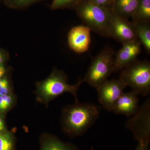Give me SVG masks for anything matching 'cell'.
Returning a JSON list of instances; mask_svg holds the SVG:
<instances>
[{
    "instance_id": "cell-11",
    "label": "cell",
    "mask_w": 150,
    "mask_h": 150,
    "mask_svg": "<svg viewBox=\"0 0 150 150\" xmlns=\"http://www.w3.org/2000/svg\"><path fill=\"white\" fill-rule=\"evenodd\" d=\"M138 95L133 91L123 92L115 103L112 111L116 114H123L128 117L133 116L139 108Z\"/></svg>"
},
{
    "instance_id": "cell-6",
    "label": "cell",
    "mask_w": 150,
    "mask_h": 150,
    "mask_svg": "<svg viewBox=\"0 0 150 150\" xmlns=\"http://www.w3.org/2000/svg\"><path fill=\"white\" fill-rule=\"evenodd\" d=\"M139 143L149 145L150 141V99L148 98L126 123Z\"/></svg>"
},
{
    "instance_id": "cell-4",
    "label": "cell",
    "mask_w": 150,
    "mask_h": 150,
    "mask_svg": "<svg viewBox=\"0 0 150 150\" xmlns=\"http://www.w3.org/2000/svg\"><path fill=\"white\" fill-rule=\"evenodd\" d=\"M120 80L138 95L147 96L150 92V63L137 59L121 71Z\"/></svg>"
},
{
    "instance_id": "cell-8",
    "label": "cell",
    "mask_w": 150,
    "mask_h": 150,
    "mask_svg": "<svg viewBox=\"0 0 150 150\" xmlns=\"http://www.w3.org/2000/svg\"><path fill=\"white\" fill-rule=\"evenodd\" d=\"M126 86L120 80L107 79L96 88L98 99L102 107L108 111H112Z\"/></svg>"
},
{
    "instance_id": "cell-12",
    "label": "cell",
    "mask_w": 150,
    "mask_h": 150,
    "mask_svg": "<svg viewBox=\"0 0 150 150\" xmlns=\"http://www.w3.org/2000/svg\"><path fill=\"white\" fill-rule=\"evenodd\" d=\"M139 0H115L112 11L121 18L129 20Z\"/></svg>"
},
{
    "instance_id": "cell-24",
    "label": "cell",
    "mask_w": 150,
    "mask_h": 150,
    "mask_svg": "<svg viewBox=\"0 0 150 150\" xmlns=\"http://www.w3.org/2000/svg\"><path fill=\"white\" fill-rule=\"evenodd\" d=\"M6 72V69L4 65L0 66V79L3 78Z\"/></svg>"
},
{
    "instance_id": "cell-21",
    "label": "cell",
    "mask_w": 150,
    "mask_h": 150,
    "mask_svg": "<svg viewBox=\"0 0 150 150\" xmlns=\"http://www.w3.org/2000/svg\"><path fill=\"white\" fill-rule=\"evenodd\" d=\"M98 6L110 11L113 10L115 0H91Z\"/></svg>"
},
{
    "instance_id": "cell-3",
    "label": "cell",
    "mask_w": 150,
    "mask_h": 150,
    "mask_svg": "<svg viewBox=\"0 0 150 150\" xmlns=\"http://www.w3.org/2000/svg\"><path fill=\"white\" fill-rule=\"evenodd\" d=\"M75 10L83 25L99 35L109 37V19L112 11L98 6L91 0H82Z\"/></svg>"
},
{
    "instance_id": "cell-2",
    "label": "cell",
    "mask_w": 150,
    "mask_h": 150,
    "mask_svg": "<svg viewBox=\"0 0 150 150\" xmlns=\"http://www.w3.org/2000/svg\"><path fill=\"white\" fill-rule=\"evenodd\" d=\"M64 73L62 71L55 69L48 77L37 85V98L40 102L48 103L56 97L65 93L72 94L76 98V102H79L77 93L83 80L79 79L76 84L70 85Z\"/></svg>"
},
{
    "instance_id": "cell-20",
    "label": "cell",
    "mask_w": 150,
    "mask_h": 150,
    "mask_svg": "<svg viewBox=\"0 0 150 150\" xmlns=\"http://www.w3.org/2000/svg\"><path fill=\"white\" fill-rule=\"evenodd\" d=\"M11 93V88L8 81L6 78L0 79V96Z\"/></svg>"
},
{
    "instance_id": "cell-5",
    "label": "cell",
    "mask_w": 150,
    "mask_h": 150,
    "mask_svg": "<svg viewBox=\"0 0 150 150\" xmlns=\"http://www.w3.org/2000/svg\"><path fill=\"white\" fill-rule=\"evenodd\" d=\"M115 51L105 46L94 57L83 79L84 82L96 88L114 72Z\"/></svg>"
},
{
    "instance_id": "cell-23",
    "label": "cell",
    "mask_w": 150,
    "mask_h": 150,
    "mask_svg": "<svg viewBox=\"0 0 150 150\" xmlns=\"http://www.w3.org/2000/svg\"><path fill=\"white\" fill-rule=\"evenodd\" d=\"M5 125L4 121L2 117L0 116V132L5 131Z\"/></svg>"
},
{
    "instance_id": "cell-14",
    "label": "cell",
    "mask_w": 150,
    "mask_h": 150,
    "mask_svg": "<svg viewBox=\"0 0 150 150\" xmlns=\"http://www.w3.org/2000/svg\"><path fill=\"white\" fill-rule=\"evenodd\" d=\"M131 18L133 22L150 23V0H139Z\"/></svg>"
},
{
    "instance_id": "cell-22",
    "label": "cell",
    "mask_w": 150,
    "mask_h": 150,
    "mask_svg": "<svg viewBox=\"0 0 150 150\" xmlns=\"http://www.w3.org/2000/svg\"><path fill=\"white\" fill-rule=\"evenodd\" d=\"M149 145L139 143L136 150H149Z\"/></svg>"
},
{
    "instance_id": "cell-1",
    "label": "cell",
    "mask_w": 150,
    "mask_h": 150,
    "mask_svg": "<svg viewBox=\"0 0 150 150\" xmlns=\"http://www.w3.org/2000/svg\"><path fill=\"white\" fill-rule=\"evenodd\" d=\"M101 109L97 105L86 102H76L66 108L62 119L64 131L73 136L85 134L99 118Z\"/></svg>"
},
{
    "instance_id": "cell-7",
    "label": "cell",
    "mask_w": 150,
    "mask_h": 150,
    "mask_svg": "<svg viewBox=\"0 0 150 150\" xmlns=\"http://www.w3.org/2000/svg\"><path fill=\"white\" fill-rule=\"evenodd\" d=\"M108 33L109 37L122 45L138 40L133 21L121 18L113 11L110 14Z\"/></svg>"
},
{
    "instance_id": "cell-10",
    "label": "cell",
    "mask_w": 150,
    "mask_h": 150,
    "mask_svg": "<svg viewBox=\"0 0 150 150\" xmlns=\"http://www.w3.org/2000/svg\"><path fill=\"white\" fill-rule=\"evenodd\" d=\"M141 45L139 40L123 44L122 48L115 53L114 72L121 71L137 59L141 53Z\"/></svg>"
},
{
    "instance_id": "cell-9",
    "label": "cell",
    "mask_w": 150,
    "mask_h": 150,
    "mask_svg": "<svg viewBox=\"0 0 150 150\" xmlns=\"http://www.w3.org/2000/svg\"><path fill=\"white\" fill-rule=\"evenodd\" d=\"M91 30L83 25L72 28L68 35L69 47L78 54L86 52L91 43Z\"/></svg>"
},
{
    "instance_id": "cell-18",
    "label": "cell",
    "mask_w": 150,
    "mask_h": 150,
    "mask_svg": "<svg viewBox=\"0 0 150 150\" xmlns=\"http://www.w3.org/2000/svg\"><path fill=\"white\" fill-rule=\"evenodd\" d=\"M8 6L14 9H23L45 0H5Z\"/></svg>"
},
{
    "instance_id": "cell-25",
    "label": "cell",
    "mask_w": 150,
    "mask_h": 150,
    "mask_svg": "<svg viewBox=\"0 0 150 150\" xmlns=\"http://www.w3.org/2000/svg\"><path fill=\"white\" fill-rule=\"evenodd\" d=\"M5 60V56L2 52L0 51V66L3 65Z\"/></svg>"
},
{
    "instance_id": "cell-17",
    "label": "cell",
    "mask_w": 150,
    "mask_h": 150,
    "mask_svg": "<svg viewBox=\"0 0 150 150\" xmlns=\"http://www.w3.org/2000/svg\"><path fill=\"white\" fill-rule=\"evenodd\" d=\"M82 0H53L51 5V10L59 9H75Z\"/></svg>"
},
{
    "instance_id": "cell-16",
    "label": "cell",
    "mask_w": 150,
    "mask_h": 150,
    "mask_svg": "<svg viewBox=\"0 0 150 150\" xmlns=\"http://www.w3.org/2000/svg\"><path fill=\"white\" fill-rule=\"evenodd\" d=\"M14 145L13 137L11 132H0V150H13Z\"/></svg>"
},
{
    "instance_id": "cell-19",
    "label": "cell",
    "mask_w": 150,
    "mask_h": 150,
    "mask_svg": "<svg viewBox=\"0 0 150 150\" xmlns=\"http://www.w3.org/2000/svg\"><path fill=\"white\" fill-rule=\"evenodd\" d=\"M14 98L11 93L0 96V112L8 110L13 104Z\"/></svg>"
},
{
    "instance_id": "cell-15",
    "label": "cell",
    "mask_w": 150,
    "mask_h": 150,
    "mask_svg": "<svg viewBox=\"0 0 150 150\" xmlns=\"http://www.w3.org/2000/svg\"><path fill=\"white\" fill-rule=\"evenodd\" d=\"M41 150H77L70 144L64 143L55 138H49L43 142Z\"/></svg>"
},
{
    "instance_id": "cell-13",
    "label": "cell",
    "mask_w": 150,
    "mask_h": 150,
    "mask_svg": "<svg viewBox=\"0 0 150 150\" xmlns=\"http://www.w3.org/2000/svg\"><path fill=\"white\" fill-rule=\"evenodd\" d=\"M137 38L148 54L150 53V23L133 22Z\"/></svg>"
}]
</instances>
